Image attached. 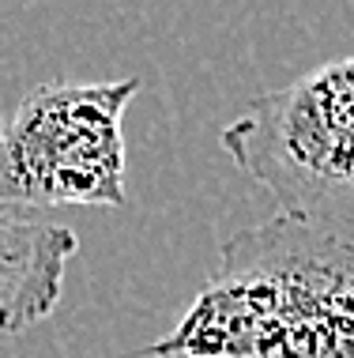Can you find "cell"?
<instances>
[{
  "mask_svg": "<svg viewBox=\"0 0 354 358\" xmlns=\"http://www.w3.org/2000/svg\"><path fill=\"white\" fill-rule=\"evenodd\" d=\"M147 358H354V227L275 215L230 234Z\"/></svg>",
  "mask_w": 354,
  "mask_h": 358,
  "instance_id": "cell-1",
  "label": "cell"
},
{
  "mask_svg": "<svg viewBox=\"0 0 354 358\" xmlns=\"http://www.w3.org/2000/svg\"><path fill=\"white\" fill-rule=\"evenodd\" d=\"M140 80L38 83L0 117V215L128 208L124 110Z\"/></svg>",
  "mask_w": 354,
  "mask_h": 358,
  "instance_id": "cell-2",
  "label": "cell"
},
{
  "mask_svg": "<svg viewBox=\"0 0 354 358\" xmlns=\"http://www.w3.org/2000/svg\"><path fill=\"white\" fill-rule=\"evenodd\" d=\"M219 140L279 215L354 227V57L256 94Z\"/></svg>",
  "mask_w": 354,
  "mask_h": 358,
  "instance_id": "cell-3",
  "label": "cell"
},
{
  "mask_svg": "<svg viewBox=\"0 0 354 358\" xmlns=\"http://www.w3.org/2000/svg\"><path fill=\"white\" fill-rule=\"evenodd\" d=\"M75 249L80 238L64 222L0 215V332L19 336L61 306Z\"/></svg>",
  "mask_w": 354,
  "mask_h": 358,
  "instance_id": "cell-4",
  "label": "cell"
}]
</instances>
